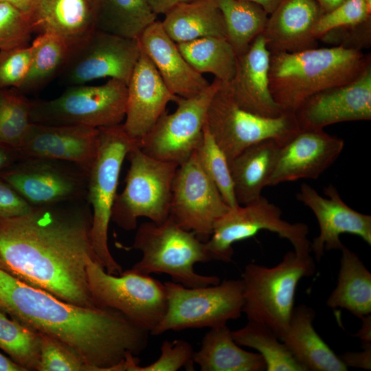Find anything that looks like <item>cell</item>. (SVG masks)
I'll return each mask as SVG.
<instances>
[{"label":"cell","instance_id":"cell-27","mask_svg":"<svg viewBox=\"0 0 371 371\" xmlns=\"http://www.w3.org/2000/svg\"><path fill=\"white\" fill-rule=\"evenodd\" d=\"M282 144L265 139L248 146L229 161L236 199L245 205L258 199L267 186Z\"/></svg>","mask_w":371,"mask_h":371},{"label":"cell","instance_id":"cell-40","mask_svg":"<svg viewBox=\"0 0 371 371\" xmlns=\"http://www.w3.org/2000/svg\"><path fill=\"white\" fill-rule=\"evenodd\" d=\"M159 357L152 363L140 366L132 353L128 354L125 368L128 371H177L181 368L194 370V351L192 345L183 339L165 340L161 346Z\"/></svg>","mask_w":371,"mask_h":371},{"label":"cell","instance_id":"cell-10","mask_svg":"<svg viewBox=\"0 0 371 371\" xmlns=\"http://www.w3.org/2000/svg\"><path fill=\"white\" fill-rule=\"evenodd\" d=\"M205 124L229 161L262 140L283 145L300 129L293 113L269 117L241 108L223 82L210 103Z\"/></svg>","mask_w":371,"mask_h":371},{"label":"cell","instance_id":"cell-45","mask_svg":"<svg viewBox=\"0 0 371 371\" xmlns=\"http://www.w3.org/2000/svg\"><path fill=\"white\" fill-rule=\"evenodd\" d=\"M362 344V351L345 352L340 359L347 367L370 370L371 369V342Z\"/></svg>","mask_w":371,"mask_h":371},{"label":"cell","instance_id":"cell-13","mask_svg":"<svg viewBox=\"0 0 371 371\" xmlns=\"http://www.w3.org/2000/svg\"><path fill=\"white\" fill-rule=\"evenodd\" d=\"M222 84L214 78L198 94L190 98L179 97L176 110L165 112L138 147L157 159L181 164L197 150L203 137L210 103Z\"/></svg>","mask_w":371,"mask_h":371},{"label":"cell","instance_id":"cell-15","mask_svg":"<svg viewBox=\"0 0 371 371\" xmlns=\"http://www.w3.org/2000/svg\"><path fill=\"white\" fill-rule=\"evenodd\" d=\"M89 171L68 161L21 158L0 172L32 206L87 199Z\"/></svg>","mask_w":371,"mask_h":371},{"label":"cell","instance_id":"cell-50","mask_svg":"<svg viewBox=\"0 0 371 371\" xmlns=\"http://www.w3.org/2000/svg\"><path fill=\"white\" fill-rule=\"evenodd\" d=\"M256 3L262 7L264 10L270 14L284 0H245Z\"/></svg>","mask_w":371,"mask_h":371},{"label":"cell","instance_id":"cell-2","mask_svg":"<svg viewBox=\"0 0 371 371\" xmlns=\"http://www.w3.org/2000/svg\"><path fill=\"white\" fill-rule=\"evenodd\" d=\"M0 308L30 330L69 346L94 371H124L127 355H139L148 342L150 332L119 311L65 302L1 268Z\"/></svg>","mask_w":371,"mask_h":371},{"label":"cell","instance_id":"cell-34","mask_svg":"<svg viewBox=\"0 0 371 371\" xmlns=\"http://www.w3.org/2000/svg\"><path fill=\"white\" fill-rule=\"evenodd\" d=\"M223 15L227 38L236 55L245 52L262 34L269 14L260 5L245 0H214Z\"/></svg>","mask_w":371,"mask_h":371},{"label":"cell","instance_id":"cell-9","mask_svg":"<svg viewBox=\"0 0 371 371\" xmlns=\"http://www.w3.org/2000/svg\"><path fill=\"white\" fill-rule=\"evenodd\" d=\"M127 85L109 79L100 85L67 87L57 98L31 100L33 123L99 128L122 124L124 120Z\"/></svg>","mask_w":371,"mask_h":371},{"label":"cell","instance_id":"cell-51","mask_svg":"<svg viewBox=\"0 0 371 371\" xmlns=\"http://www.w3.org/2000/svg\"><path fill=\"white\" fill-rule=\"evenodd\" d=\"M319 5L322 14L335 8L346 0H315Z\"/></svg>","mask_w":371,"mask_h":371},{"label":"cell","instance_id":"cell-30","mask_svg":"<svg viewBox=\"0 0 371 371\" xmlns=\"http://www.w3.org/2000/svg\"><path fill=\"white\" fill-rule=\"evenodd\" d=\"M340 251L337 286L326 304L346 309L361 319L371 313V273L356 253L345 245Z\"/></svg>","mask_w":371,"mask_h":371},{"label":"cell","instance_id":"cell-17","mask_svg":"<svg viewBox=\"0 0 371 371\" xmlns=\"http://www.w3.org/2000/svg\"><path fill=\"white\" fill-rule=\"evenodd\" d=\"M324 194L326 197L303 183L296 195L313 212L318 223L319 234L311 242L316 260H320L324 251L341 250L344 246L340 240L343 234L357 236L371 245V216L349 207L332 184L324 187Z\"/></svg>","mask_w":371,"mask_h":371},{"label":"cell","instance_id":"cell-24","mask_svg":"<svg viewBox=\"0 0 371 371\" xmlns=\"http://www.w3.org/2000/svg\"><path fill=\"white\" fill-rule=\"evenodd\" d=\"M322 14L315 0H284L269 14L262 33L271 53L317 47L313 27Z\"/></svg>","mask_w":371,"mask_h":371},{"label":"cell","instance_id":"cell-7","mask_svg":"<svg viewBox=\"0 0 371 371\" xmlns=\"http://www.w3.org/2000/svg\"><path fill=\"white\" fill-rule=\"evenodd\" d=\"M130 166L124 188L117 194L111 221L120 227L131 231L139 217L156 223L169 216L173 179L179 165L144 153L138 146L128 153Z\"/></svg>","mask_w":371,"mask_h":371},{"label":"cell","instance_id":"cell-12","mask_svg":"<svg viewBox=\"0 0 371 371\" xmlns=\"http://www.w3.org/2000/svg\"><path fill=\"white\" fill-rule=\"evenodd\" d=\"M281 209L260 196L258 199L229 208L215 223L205 247L211 260L229 262L235 243L249 238L262 230L276 233L287 239L294 251L310 254L311 242L307 238L308 226L303 223L284 221Z\"/></svg>","mask_w":371,"mask_h":371},{"label":"cell","instance_id":"cell-37","mask_svg":"<svg viewBox=\"0 0 371 371\" xmlns=\"http://www.w3.org/2000/svg\"><path fill=\"white\" fill-rule=\"evenodd\" d=\"M0 349L27 370H36L40 334L8 317L0 308Z\"/></svg>","mask_w":371,"mask_h":371},{"label":"cell","instance_id":"cell-39","mask_svg":"<svg viewBox=\"0 0 371 371\" xmlns=\"http://www.w3.org/2000/svg\"><path fill=\"white\" fill-rule=\"evenodd\" d=\"M369 22H371V0H346L332 10L322 14L313 34L319 40L331 30L352 28Z\"/></svg>","mask_w":371,"mask_h":371},{"label":"cell","instance_id":"cell-29","mask_svg":"<svg viewBox=\"0 0 371 371\" xmlns=\"http://www.w3.org/2000/svg\"><path fill=\"white\" fill-rule=\"evenodd\" d=\"M194 362L202 371H265L266 363L258 352L247 351L234 340L226 325L210 328Z\"/></svg>","mask_w":371,"mask_h":371},{"label":"cell","instance_id":"cell-4","mask_svg":"<svg viewBox=\"0 0 371 371\" xmlns=\"http://www.w3.org/2000/svg\"><path fill=\"white\" fill-rule=\"evenodd\" d=\"M128 249L139 250L142 258L128 270L144 275L162 273L173 282L194 288L217 284L216 276L197 273L194 265L211 261L205 247L196 234L179 226L170 216L161 223L147 221L137 229Z\"/></svg>","mask_w":371,"mask_h":371},{"label":"cell","instance_id":"cell-33","mask_svg":"<svg viewBox=\"0 0 371 371\" xmlns=\"http://www.w3.org/2000/svg\"><path fill=\"white\" fill-rule=\"evenodd\" d=\"M188 64L198 73H210L223 83L233 79L237 55L227 38L203 37L176 43Z\"/></svg>","mask_w":371,"mask_h":371},{"label":"cell","instance_id":"cell-16","mask_svg":"<svg viewBox=\"0 0 371 371\" xmlns=\"http://www.w3.org/2000/svg\"><path fill=\"white\" fill-rule=\"evenodd\" d=\"M229 208L203 170L196 153L179 165L172 186L169 216L179 226L205 243L216 222Z\"/></svg>","mask_w":371,"mask_h":371},{"label":"cell","instance_id":"cell-44","mask_svg":"<svg viewBox=\"0 0 371 371\" xmlns=\"http://www.w3.org/2000/svg\"><path fill=\"white\" fill-rule=\"evenodd\" d=\"M32 207L13 187L0 179V219L24 214Z\"/></svg>","mask_w":371,"mask_h":371},{"label":"cell","instance_id":"cell-25","mask_svg":"<svg viewBox=\"0 0 371 371\" xmlns=\"http://www.w3.org/2000/svg\"><path fill=\"white\" fill-rule=\"evenodd\" d=\"M97 0H34L26 14L33 32L56 35L70 47L95 30Z\"/></svg>","mask_w":371,"mask_h":371},{"label":"cell","instance_id":"cell-8","mask_svg":"<svg viewBox=\"0 0 371 371\" xmlns=\"http://www.w3.org/2000/svg\"><path fill=\"white\" fill-rule=\"evenodd\" d=\"M166 313L150 332L157 336L167 331L226 325L243 313V283L226 280L217 284L190 288L166 282Z\"/></svg>","mask_w":371,"mask_h":371},{"label":"cell","instance_id":"cell-31","mask_svg":"<svg viewBox=\"0 0 371 371\" xmlns=\"http://www.w3.org/2000/svg\"><path fill=\"white\" fill-rule=\"evenodd\" d=\"M157 16L147 0H97L95 30L138 39Z\"/></svg>","mask_w":371,"mask_h":371},{"label":"cell","instance_id":"cell-32","mask_svg":"<svg viewBox=\"0 0 371 371\" xmlns=\"http://www.w3.org/2000/svg\"><path fill=\"white\" fill-rule=\"evenodd\" d=\"M31 60L27 75L18 89L23 93L41 89L60 76L70 54L71 47L52 34H40L30 45Z\"/></svg>","mask_w":371,"mask_h":371},{"label":"cell","instance_id":"cell-14","mask_svg":"<svg viewBox=\"0 0 371 371\" xmlns=\"http://www.w3.org/2000/svg\"><path fill=\"white\" fill-rule=\"evenodd\" d=\"M140 54L138 39L95 30L71 47L60 80L67 87L105 78L127 85Z\"/></svg>","mask_w":371,"mask_h":371},{"label":"cell","instance_id":"cell-1","mask_svg":"<svg viewBox=\"0 0 371 371\" xmlns=\"http://www.w3.org/2000/svg\"><path fill=\"white\" fill-rule=\"evenodd\" d=\"M87 199L32 206L0 219V268L65 302L99 307L89 284L87 263L98 260Z\"/></svg>","mask_w":371,"mask_h":371},{"label":"cell","instance_id":"cell-11","mask_svg":"<svg viewBox=\"0 0 371 371\" xmlns=\"http://www.w3.org/2000/svg\"><path fill=\"white\" fill-rule=\"evenodd\" d=\"M87 271L99 307L119 311L150 334L163 318L167 308L164 283L128 269L120 275L110 274L95 260L88 262Z\"/></svg>","mask_w":371,"mask_h":371},{"label":"cell","instance_id":"cell-3","mask_svg":"<svg viewBox=\"0 0 371 371\" xmlns=\"http://www.w3.org/2000/svg\"><path fill=\"white\" fill-rule=\"evenodd\" d=\"M370 66V54L341 46L273 52L269 88L282 111L294 113L311 95L355 80Z\"/></svg>","mask_w":371,"mask_h":371},{"label":"cell","instance_id":"cell-41","mask_svg":"<svg viewBox=\"0 0 371 371\" xmlns=\"http://www.w3.org/2000/svg\"><path fill=\"white\" fill-rule=\"evenodd\" d=\"M36 370L94 371L74 349L43 334H40V359Z\"/></svg>","mask_w":371,"mask_h":371},{"label":"cell","instance_id":"cell-49","mask_svg":"<svg viewBox=\"0 0 371 371\" xmlns=\"http://www.w3.org/2000/svg\"><path fill=\"white\" fill-rule=\"evenodd\" d=\"M0 371H27V370L0 352Z\"/></svg>","mask_w":371,"mask_h":371},{"label":"cell","instance_id":"cell-42","mask_svg":"<svg viewBox=\"0 0 371 371\" xmlns=\"http://www.w3.org/2000/svg\"><path fill=\"white\" fill-rule=\"evenodd\" d=\"M32 33L27 15L0 0V51L29 46Z\"/></svg>","mask_w":371,"mask_h":371},{"label":"cell","instance_id":"cell-47","mask_svg":"<svg viewBox=\"0 0 371 371\" xmlns=\"http://www.w3.org/2000/svg\"><path fill=\"white\" fill-rule=\"evenodd\" d=\"M19 159L20 157L16 150L0 144V172L7 169Z\"/></svg>","mask_w":371,"mask_h":371},{"label":"cell","instance_id":"cell-35","mask_svg":"<svg viewBox=\"0 0 371 371\" xmlns=\"http://www.w3.org/2000/svg\"><path fill=\"white\" fill-rule=\"evenodd\" d=\"M232 335L240 346L257 350L267 371H305L272 329L262 323L248 320L243 328L232 330Z\"/></svg>","mask_w":371,"mask_h":371},{"label":"cell","instance_id":"cell-22","mask_svg":"<svg viewBox=\"0 0 371 371\" xmlns=\"http://www.w3.org/2000/svg\"><path fill=\"white\" fill-rule=\"evenodd\" d=\"M271 52L262 34L247 49L237 55L234 76L225 83L234 100L243 109L265 117H275L283 112L269 88Z\"/></svg>","mask_w":371,"mask_h":371},{"label":"cell","instance_id":"cell-43","mask_svg":"<svg viewBox=\"0 0 371 371\" xmlns=\"http://www.w3.org/2000/svg\"><path fill=\"white\" fill-rule=\"evenodd\" d=\"M30 46L0 51V89H19L28 71Z\"/></svg>","mask_w":371,"mask_h":371},{"label":"cell","instance_id":"cell-52","mask_svg":"<svg viewBox=\"0 0 371 371\" xmlns=\"http://www.w3.org/2000/svg\"><path fill=\"white\" fill-rule=\"evenodd\" d=\"M13 5L24 14H27L34 0H1Z\"/></svg>","mask_w":371,"mask_h":371},{"label":"cell","instance_id":"cell-19","mask_svg":"<svg viewBox=\"0 0 371 371\" xmlns=\"http://www.w3.org/2000/svg\"><path fill=\"white\" fill-rule=\"evenodd\" d=\"M342 139L324 129H299L282 145L267 186L303 179H317L339 157Z\"/></svg>","mask_w":371,"mask_h":371},{"label":"cell","instance_id":"cell-6","mask_svg":"<svg viewBox=\"0 0 371 371\" xmlns=\"http://www.w3.org/2000/svg\"><path fill=\"white\" fill-rule=\"evenodd\" d=\"M98 129V148L89 172L87 192L92 212L91 240L99 263L107 273L120 275L122 268L110 252L108 231L123 161L138 144L126 134L122 124Z\"/></svg>","mask_w":371,"mask_h":371},{"label":"cell","instance_id":"cell-26","mask_svg":"<svg viewBox=\"0 0 371 371\" xmlns=\"http://www.w3.org/2000/svg\"><path fill=\"white\" fill-rule=\"evenodd\" d=\"M314 309L294 307L288 328L281 339L305 371H346L348 367L321 338L313 326Z\"/></svg>","mask_w":371,"mask_h":371},{"label":"cell","instance_id":"cell-20","mask_svg":"<svg viewBox=\"0 0 371 371\" xmlns=\"http://www.w3.org/2000/svg\"><path fill=\"white\" fill-rule=\"evenodd\" d=\"M98 140V128L32 122L16 151L20 159L65 161L78 164L89 172L97 154Z\"/></svg>","mask_w":371,"mask_h":371},{"label":"cell","instance_id":"cell-18","mask_svg":"<svg viewBox=\"0 0 371 371\" xmlns=\"http://www.w3.org/2000/svg\"><path fill=\"white\" fill-rule=\"evenodd\" d=\"M300 129L322 130L339 122L371 120V66L355 80L321 91L294 112Z\"/></svg>","mask_w":371,"mask_h":371},{"label":"cell","instance_id":"cell-28","mask_svg":"<svg viewBox=\"0 0 371 371\" xmlns=\"http://www.w3.org/2000/svg\"><path fill=\"white\" fill-rule=\"evenodd\" d=\"M164 15L162 27L176 43L210 36L227 38L223 15L214 0L181 3Z\"/></svg>","mask_w":371,"mask_h":371},{"label":"cell","instance_id":"cell-38","mask_svg":"<svg viewBox=\"0 0 371 371\" xmlns=\"http://www.w3.org/2000/svg\"><path fill=\"white\" fill-rule=\"evenodd\" d=\"M201 166L220 192L227 205H238L236 199L229 161L205 124L203 137L195 152Z\"/></svg>","mask_w":371,"mask_h":371},{"label":"cell","instance_id":"cell-46","mask_svg":"<svg viewBox=\"0 0 371 371\" xmlns=\"http://www.w3.org/2000/svg\"><path fill=\"white\" fill-rule=\"evenodd\" d=\"M194 0H147L153 11L157 14H165L174 7Z\"/></svg>","mask_w":371,"mask_h":371},{"label":"cell","instance_id":"cell-23","mask_svg":"<svg viewBox=\"0 0 371 371\" xmlns=\"http://www.w3.org/2000/svg\"><path fill=\"white\" fill-rule=\"evenodd\" d=\"M142 52L155 67L168 89L181 98L192 97L210 82L186 60L177 44L164 31L161 21H155L138 38Z\"/></svg>","mask_w":371,"mask_h":371},{"label":"cell","instance_id":"cell-36","mask_svg":"<svg viewBox=\"0 0 371 371\" xmlns=\"http://www.w3.org/2000/svg\"><path fill=\"white\" fill-rule=\"evenodd\" d=\"M31 100L17 89H0V144L16 150L32 124Z\"/></svg>","mask_w":371,"mask_h":371},{"label":"cell","instance_id":"cell-21","mask_svg":"<svg viewBox=\"0 0 371 371\" xmlns=\"http://www.w3.org/2000/svg\"><path fill=\"white\" fill-rule=\"evenodd\" d=\"M178 98L168 89L154 65L141 50L127 85L124 130L138 144L166 112L167 104L176 102Z\"/></svg>","mask_w":371,"mask_h":371},{"label":"cell","instance_id":"cell-48","mask_svg":"<svg viewBox=\"0 0 371 371\" xmlns=\"http://www.w3.org/2000/svg\"><path fill=\"white\" fill-rule=\"evenodd\" d=\"M362 325L359 330L355 335L362 343L371 342V314L361 319Z\"/></svg>","mask_w":371,"mask_h":371},{"label":"cell","instance_id":"cell-5","mask_svg":"<svg viewBox=\"0 0 371 371\" xmlns=\"http://www.w3.org/2000/svg\"><path fill=\"white\" fill-rule=\"evenodd\" d=\"M315 265L310 254L286 253L276 266L267 267L251 262L242 274L243 313L247 320L269 326L281 340L294 309L300 280L313 275Z\"/></svg>","mask_w":371,"mask_h":371}]
</instances>
